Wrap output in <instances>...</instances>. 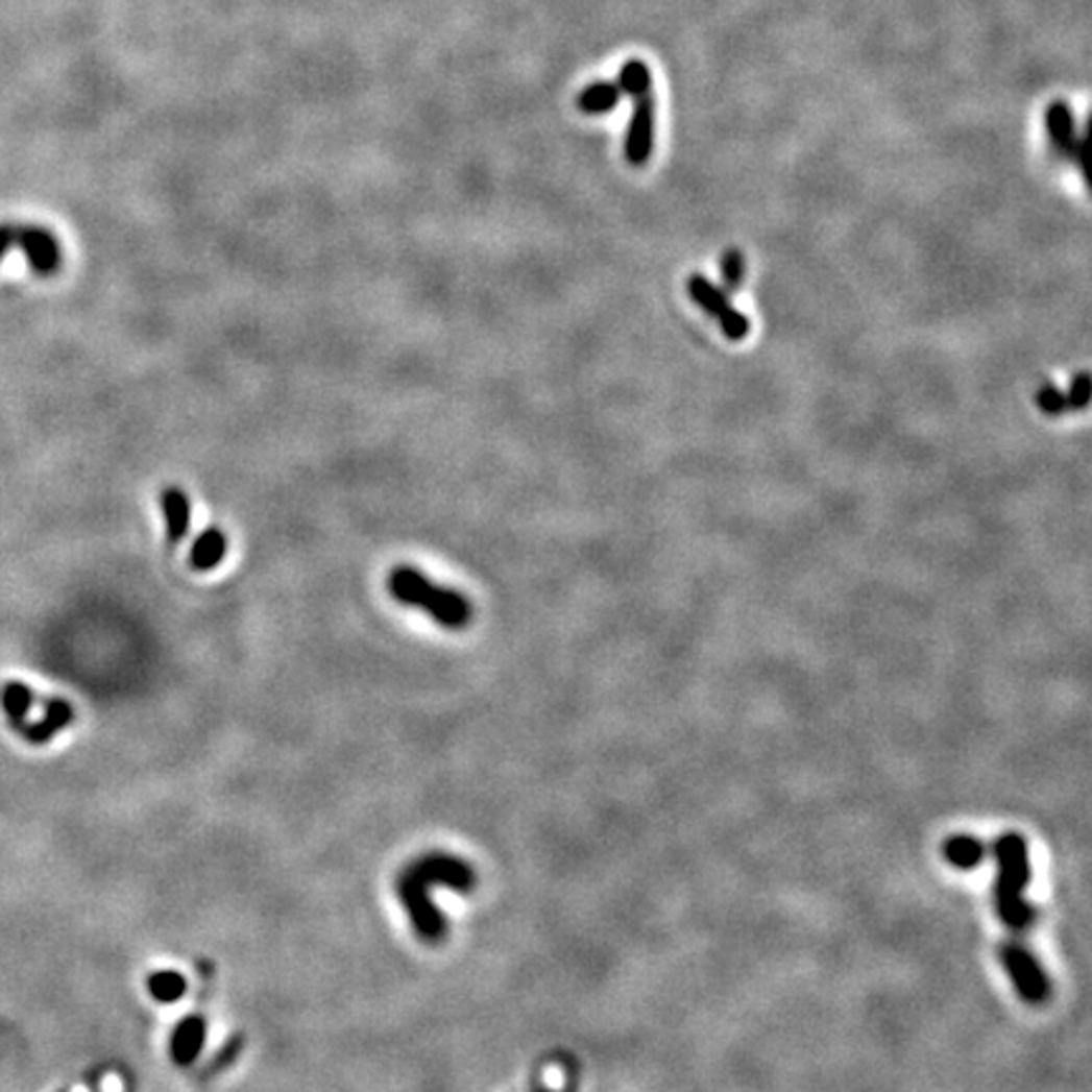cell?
Returning a JSON list of instances; mask_svg holds the SVG:
<instances>
[{
    "instance_id": "6da1fadb",
    "label": "cell",
    "mask_w": 1092,
    "mask_h": 1092,
    "mask_svg": "<svg viewBox=\"0 0 1092 1092\" xmlns=\"http://www.w3.org/2000/svg\"><path fill=\"white\" fill-rule=\"evenodd\" d=\"M433 885H445L456 893H470L476 888V870L461 857L433 855L417 857L397 877V898L410 916L417 939L438 944L447 936V918L433 903Z\"/></svg>"
},
{
    "instance_id": "7a4b0ae2",
    "label": "cell",
    "mask_w": 1092,
    "mask_h": 1092,
    "mask_svg": "<svg viewBox=\"0 0 1092 1092\" xmlns=\"http://www.w3.org/2000/svg\"><path fill=\"white\" fill-rule=\"evenodd\" d=\"M387 587L399 605L426 612L445 630H463L474 620V602L468 597L443 587V584H435L410 564H397L387 577Z\"/></svg>"
},
{
    "instance_id": "3957f363",
    "label": "cell",
    "mask_w": 1092,
    "mask_h": 1092,
    "mask_svg": "<svg viewBox=\"0 0 1092 1092\" xmlns=\"http://www.w3.org/2000/svg\"><path fill=\"white\" fill-rule=\"evenodd\" d=\"M999 877H996V911L1006 926L1022 930L1032 923L1035 911L1024 900V888L1032 877L1029 847L1022 834H1001L994 845Z\"/></svg>"
},
{
    "instance_id": "277c9868",
    "label": "cell",
    "mask_w": 1092,
    "mask_h": 1092,
    "mask_svg": "<svg viewBox=\"0 0 1092 1092\" xmlns=\"http://www.w3.org/2000/svg\"><path fill=\"white\" fill-rule=\"evenodd\" d=\"M620 89L635 97L630 129L625 135V160L632 167H642L653 157L655 147V99H653V74L648 64L640 58H630L620 69Z\"/></svg>"
},
{
    "instance_id": "5b68a950",
    "label": "cell",
    "mask_w": 1092,
    "mask_h": 1092,
    "mask_svg": "<svg viewBox=\"0 0 1092 1092\" xmlns=\"http://www.w3.org/2000/svg\"><path fill=\"white\" fill-rule=\"evenodd\" d=\"M688 294L703 312L711 314L713 319L719 321L721 332H724V337L731 339V342H742V339L749 337L751 321L733 307L731 298L726 296V291H721L719 286L708 282L706 276L694 273V276L688 278Z\"/></svg>"
},
{
    "instance_id": "8992f818",
    "label": "cell",
    "mask_w": 1092,
    "mask_h": 1092,
    "mask_svg": "<svg viewBox=\"0 0 1092 1092\" xmlns=\"http://www.w3.org/2000/svg\"><path fill=\"white\" fill-rule=\"evenodd\" d=\"M1001 961L1004 969L1010 971L1014 987L1026 1004H1042L1049 996V981L1044 976L1040 961L1032 956L1024 946L1004 944L1001 946Z\"/></svg>"
},
{
    "instance_id": "52a82bcc",
    "label": "cell",
    "mask_w": 1092,
    "mask_h": 1092,
    "mask_svg": "<svg viewBox=\"0 0 1092 1092\" xmlns=\"http://www.w3.org/2000/svg\"><path fill=\"white\" fill-rule=\"evenodd\" d=\"M16 248L26 253L28 266L39 276H53L62 268V243L49 228L41 225H16Z\"/></svg>"
},
{
    "instance_id": "ba28073f",
    "label": "cell",
    "mask_w": 1092,
    "mask_h": 1092,
    "mask_svg": "<svg viewBox=\"0 0 1092 1092\" xmlns=\"http://www.w3.org/2000/svg\"><path fill=\"white\" fill-rule=\"evenodd\" d=\"M1044 127H1047L1049 142L1058 149L1065 160L1075 163L1077 167H1085L1083 157V142L1077 140L1075 129V115H1072L1070 104L1065 99H1054L1052 104L1044 112Z\"/></svg>"
},
{
    "instance_id": "9c48e42d",
    "label": "cell",
    "mask_w": 1092,
    "mask_h": 1092,
    "mask_svg": "<svg viewBox=\"0 0 1092 1092\" xmlns=\"http://www.w3.org/2000/svg\"><path fill=\"white\" fill-rule=\"evenodd\" d=\"M205 1037H208V1022L200 1017V1014H190V1017H185L183 1022L175 1026V1032H172V1040H170V1052H172V1060H175V1065H180V1067L193 1065V1062L200 1058Z\"/></svg>"
},
{
    "instance_id": "30bf717a",
    "label": "cell",
    "mask_w": 1092,
    "mask_h": 1092,
    "mask_svg": "<svg viewBox=\"0 0 1092 1092\" xmlns=\"http://www.w3.org/2000/svg\"><path fill=\"white\" fill-rule=\"evenodd\" d=\"M160 509L165 513V531L167 541L177 544L188 536L190 531V518H193V506H190V496L183 488L170 486L160 493Z\"/></svg>"
},
{
    "instance_id": "8fae6325",
    "label": "cell",
    "mask_w": 1092,
    "mask_h": 1092,
    "mask_svg": "<svg viewBox=\"0 0 1092 1092\" xmlns=\"http://www.w3.org/2000/svg\"><path fill=\"white\" fill-rule=\"evenodd\" d=\"M71 721H74V708H71V703L64 701V698H51V701L44 703L41 719L31 721L21 733L31 744H46L49 738L56 736L58 731H64Z\"/></svg>"
},
{
    "instance_id": "7c38bea8",
    "label": "cell",
    "mask_w": 1092,
    "mask_h": 1092,
    "mask_svg": "<svg viewBox=\"0 0 1092 1092\" xmlns=\"http://www.w3.org/2000/svg\"><path fill=\"white\" fill-rule=\"evenodd\" d=\"M228 554V536L218 527L205 529L190 549V564L195 572H213Z\"/></svg>"
},
{
    "instance_id": "4fadbf2b",
    "label": "cell",
    "mask_w": 1092,
    "mask_h": 1092,
    "mask_svg": "<svg viewBox=\"0 0 1092 1092\" xmlns=\"http://www.w3.org/2000/svg\"><path fill=\"white\" fill-rule=\"evenodd\" d=\"M987 847L971 834H953L944 843V860L958 870H974L984 863Z\"/></svg>"
},
{
    "instance_id": "5bb4252c",
    "label": "cell",
    "mask_w": 1092,
    "mask_h": 1092,
    "mask_svg": "<svg viewBox=\"0 0 1092 1092\" xmlns=\"http://www.w3.org/2000/svg\"><path fill=\"white\" fill-rule=\"evenodd\" d=\"M620 97H623V89L614 81H597L592 87L582 89L580 97H577V110L582 115H607L617 106Z\"/></svg>"
},
{
    "instance_id": "9a60e30c",
    "label": "cell",
    "mask_w": 1092,
    "mask_h": 1092,
    "mask_svg": "<svg viewBox=\"0 0 1092 1092\" xmlns=\"http://www.w3.org/2000/svg\"><path fill=\"white\" fill-rule=\"evenodd\" d=\"M0 701H3V708H5V713H8L10 724L21 731V728L26 726L28 715H31V708L35 703V696L31 694V688H28L26 683L10 680V683H5L3 690H0Z\"/></svg>"
},
{
    "instance_id": "2e32d148",
    "label": "cell",
    "mask_w": 1092,
    "mask_h": 1092,
    "mask_svg": "<svg viewBox=\"0 0 1092 1092\" xmlns=\"http://www.w3.org/2000/svg\"><path fill=\"white\" fill-rule=\"evenodd\" d=\"M147 989L149 994H152V999L163 1001V1004H172V1001L183 999L185 992H188V981H185V976L177 974V971H154V974H149L147 978Z\"/></svg>"
},
{
    "instance_id": "e0dca14e",
    "label": "cell",
    "mask_w": 1092,
    "mask_h": 1092,
    "mask_svg": "<svg viewBox=\"0 0 1092 1092\" xmlns=\"http://www.w3.org/2000/svg\"><path fill=\"white\" fill-rule=\"evenodd\" d=\"M744 271H746V264H744L742 250L738 248L724 250V256H721V282H724L728 291L742 289Z\"/></svg>"
},
{
    "instance_id": "ac0fdd59",
    "label": "cell",
    "mask_w": 1092,
    "mask_h": 1092,
    "mask_svg": "<svg viewBox=\"0 0 1092 1092\" xmlns=\"http://www.w3.org/2000/svg\"><path fill=\"white\" fill-rule=\"evenodd\" d=\"M1090 392H1092V385H1090V372H1077L1075 378H1072L1070 382V390L1065 392V403H1067V410H1085L1090 405Z\"/></svg>"
},
{
    "instance_id": "d6986e66",
    "label": "cell",
    "mask_w": 1092,
    "mask_h": 1092,
    "mask_svg": "<svg viewBox=\"0 0 1092 1092\" xmlns=\"http://www.w3.org/2000/svg\"><path fill=\"white\" fill-rule=\"evenodd\" d=\"M1037 405H1040L1042 413L1049 415V417H1058L1062 413H1067L1065 392L1058 390V387H1054L1052 382H1044L1040 390H1037Z\"/></svg>"
},
{
    "instance_id": "ffe728a7",
    "label": "cell",
    "mask_w": 1092,
    "mask_h": 1092,
    "mask_svg": "<svg viewBox=\"0 0 1092 1092\" xmlns=\"http://www.w3.org/2000/svg\"><path fill=\"white\" fill-rule=\"evenodd\" d=\"M16 246V225H0V259Z\"/></svg>"
},
{
    "instance_id": "44dd1931",
    "label": "cell",
    "mask_w": 1092,
    "mask_h": 1092,
    "mask_svg": "<svg viewBox=\"0 0 1092 1092\" xmlns=\"http://www.w3.org/2000/svg\"><path fill=\"white\" fill-rule=\"evenodd\" d=\"M536 1092H552V1090H549V1088H539Z\"/></svg>"
}]
</instances>
